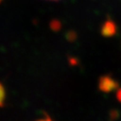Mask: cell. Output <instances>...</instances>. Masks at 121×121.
<instances>
[{"label":"cell","mask_w":121,"mask_h":121,"mask_svg":"<svg viewBox=\"0 0 121 121\" xmlns=\"http://www.w3.org/2000/svg\"><path fill=\"white\" fill-rule=\"evenodd\" d=\"M53 1H57V0H53Z\"/></svg>","instance_id":"obj_8"},{"label":"cell","mask_w":121,"mask_h":121,"mask_svg":"<svg viewBox=\"0 0 121 121\" xmlns=\"http://www.w3.org/2000/svg\"><path fill=\"white\" fill-rule=\"evenodd\" d=\"M117 98H118V99H119V101H120V102H121V88H119V91H118Z\"/></svg>","instance_id":"obj_6"},{"label":"cell","mask_w":121,"mask_h":121,"mask_svg":"<svg viewBox=\"0 0 121 121\" xmlns=\"http://www.w3.org/2000/svg\"><path fill=\"white\" fill-rule=\"evenodd\" d=\"M4 97H5V92H4V87L3 85H1V98H0V102H1V105H4Z\"/></svg>","instance_id":"obj_5"},{"label":"cell","mask_w":121,"mask_h":121,"mask_svg":"<svg viewBox=\"0 0 121 121\" xmlns=\"http://www.w3.org/2000/svg\"><path fill=\"white\" fill-rule=\"evenodd\" d=\"M50 27L52 30L54 31H58V30H60L61 28V25H60V22L57 19H53L52 21L50 24Z\"/></svg>","instance_id":"obj_3"},{"label":"cell","mask_w":121,"mask_h":121,"mask_svg":"<svg viewBox=\"0 0 121 121\" xmlns=\"http://www.w3.org/2000/svg\"><path fill=\"white\" fill-rule=\"evenodd\" d=\"M66 40H69V41H75L76 39H77V33L73 30H70L66 33Z\"/></svg>","instance_id":"obj_4"},{"label":"cell","mask_w":121,"mask_h":121,"mask_svg":"<svg viewBox=\"0 0 121 121\" xmlns=\"http://www.w3.org/2000/svg\"><path fill=\"white\" fill-rule=\"evenodd\" d=\"M37 121H52L51 119H50L48 116H45L44 119H39V120H37Z\"/></svg>","instance_id":"obj_7"},{"label":"cell","mask_w":121,"mask_h":121,"mask_svg":"<svg viewBox=\"0 0 121 121\" xmlns=\"http://www.w3.org/2000/svg\"><path fill=\"white\" fill-rule=\"evenodd\" d=\"M98 86H99V89L101 91L105 92V93H108V92H111L113 89L117 88L119 87V84L111 77L106 75V76H103V77L100 78L99 85Z\"/></svg>","instance_id":"obj_2"},{"label":"cell","mask_w":121,"mask_h":121,"mask_svg":"<svg viewBox=\"0 0 121 121\" xmlns=\"http://www.w3.org/2000/svg\"><path fill=\"white\" fill-rule=\"evenodd\" d=\"M100 32L104 37H112L117 33V25L115 22L108 18L101 25Z\"/></svg>","instance_id":"obj_1"}]
</instances>
